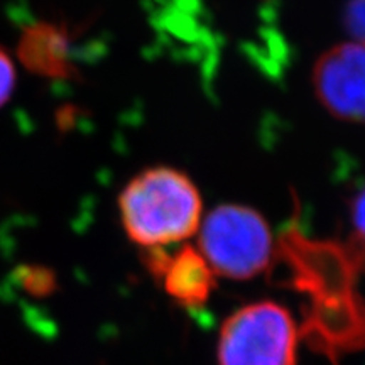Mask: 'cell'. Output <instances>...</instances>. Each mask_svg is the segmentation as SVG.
Returning a JSON list of instances; mask_svg holds the SVG:
<instances>
[{"mask_svg": "<svg viewBox=\"0 0 365 365\" xmlns=\"http://www.w3.org/2000/svg\"><path fill=\"white\" fill-rule=\"evenodd\" d=\"M124 230L134 244L164 249L188 240L203 220V200L190 176L170 166L149 168L118 196Z\"/></svg>", "mask_w": 365, "mask_h": 365, "instance_id": "6da1fadb", "label": "cell"}, {"mask_svg": "<svg viewBox=\"0 0 365 365\" xmlns=\"http://www.w3.org/2000/svg\"><path fill=\"white\" fill-rule=\"evenodd\" d=\"M16 53L21 65L41 78L71 80L76 76L66 26L46 21L27 26L22 31Z\"/></svg>", "mask_w": 365, "mask_h": 365, "instance_id": "8992f818", "label": "cell"}, {"mask_svg": "<svg viewBox=\"0 0 365 365\" xmlns=\"http://www.w3.org/2000/svg\"><path fill=\"white\" fill-rule=\"evenodd\" d=\"M149 269L168 294L186 308L202 307L215 287V272L193 245H181L175 254L148 249Z\"/></svg>", "mask_w": 365, "mask_h": 365, "instance_id": "5b68a950", "label": "cell"}, {"mask_svg": "<svg viewBox=\"0 0 365 365\" xmlns=\"http://www.w3.org/2000/svg\"><path fill=\"white\" fill-rule=\"evenodd\" d=\"M364 14L365 0H350L345 9V27L357 43H364Z\"/></svg>", "mask_w": 365, "mask_h": 365, "instance_id": "ba28073f", "label": "cell"}, {"mask_svg": "<svg viewBox=\"0 0 365 365\" xmlns=\"http://www.w3.org/2000/svg\"><path fill=\"white\" fill-rule=\"evenodd\" d=\"M299 328L289 309L257 301L237 309L218 335V365H298Z\"/></svg>", "mask_w": 365, "mask_h": 365, "instance_id": "3957f363", "label": "cell"}, {"mask_svg": "<svg viewBox=\"0 0 365 365\" xmlns=\"http://www.w3.org/2000/svg\"><path fill=\"white\" fill-rule=\"evenodd\" d=\"M198 249L215 276L247 281L267 271L274 257L271 227L257 210L225 203L203 217Z\"/></svg>", "mask_w": 365, "mask_h": 365, "instance_id": "7a4b0ae2", "label": "cell"}, {"mask_svg": "<svg viewBox=\"0 0 365 365\" xmlns=\"http://www.w3.org/2000/svg\"><path fill=\"white\" fill-rule=\"evenodd\" d=\"M313 90L333 117L360 124L365 108L364 43L346 41L323 53L313 68Z\"/></svg>", "mask_w": 365, "mask_h": 365, "instance_id": "277c9868", "label": "cell"}, {"mask_svg": "<svg viewBox=\"0 0 365 365\" xmlns=\"http://www.w3.org/2000/svg\"><path fill=\"white\" fill-rule=\"evenodd\" d=\"M16 88V66L6 49L0 48V108L11 100Z\"/></svg>", "mask_w": 365, "mask_h": 365, "instance_id": "52a82bcc", "label": "cell"}]
</instances>
